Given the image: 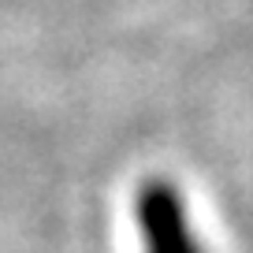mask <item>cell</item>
Listing matches in <instances>:
<instances>
[{
    "label": "cell",
    "mask_w": 253,
    "mask_h": 253,
    "mask_svg": "<svg viewBox=\"0 0 253 253\" xmlns=\"http://www.w3.org/2000/svg\"><path fill=\"white\" fill-rule=\"evenodd\" d=\"M142 253H205L190 205L171 179H145L134 198Z\"/></svg>",
    "instance_id": "obj_1"
}]
</instances>
